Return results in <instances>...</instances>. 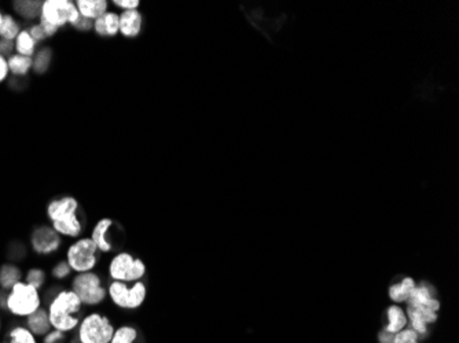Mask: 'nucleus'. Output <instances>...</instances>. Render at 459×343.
Instances as JSON below:
<instances>
[{
    "label": "nucleus",
    "instance_id": "1",
    "mask_svg": "<svg viewBox=\"0 0 459 343\" xmlns=\"http://www.w3.org/2000/svg\"><path fill=\"white\" fill-rule=\"evenodd\" d=\"M50 225L64 238L74 241L84 236L86 220L81 213L80 202L72 195L51 199L46 207Z\"/></svg>",
    "mask_w": 459,
    "mask_h": 343
},
{
    "label": "nucleus",
    "instance_id": "2",
    "mask_svg": "<svg viewBox=\"0 0 459 343\" xmlns=\"http://www.w3.org/2000/svg\"><path fill=\"white\" fill-rule=\"evenodd\" d=\"M83 305L79 296L68 287H62L49 298L50 323L52 330L69 334L77 330L83 316Z\"/></svg>",
    "mask_w": 459,
    "mask_h": 343
},
{
    "label": "nucleus",
    "instance_id": "3",
    "mask_svg": "<svg viewBox=\"0 0 459 343\" xmlns=\"http://www.w3.org/2000/svg\"><path fill=\"white\" fill-rule=\"evenodd\" d=\"M69 289L79 296L83 308L97 311L108 302V283L98 270L73 275Z\"/></svg>",
    "mask_w": 459,
    "mask_h": 343
},
{
    "label": "nucleus",
    "instance_id": "4",
    "mask_svg": "<svg viewBox=\"0 0 459 343\" xmlns=\"http://www.w3.org/2000/svg\"><path fill=\"white\" fill-rule=\"evenodd\" d=\"M116 325L112 319L99 311H91L81 316L76 330L80 343H110Z\"/></svg>",
    "mask_w": 459,
    "mask_h": 343
},
{
    "label": "nucleus",
    "instance_id": "5",
    "mask_svg": "<svg viewBox=\"0 0 459 343\" xmlns=\"http://www.w3.org/2000/svg\"><path fill=\"white\" fill-rule=\"evenodd\" d=\"M146 264L129 251H119L112 255L106 265V276L113 282L135 283L146 276Z\"/></svg>",
    "mask_w": 459,
    "mask_h": 343
},
{
    "label": "nucleus",
    "instance_id": "6",
    "mask_svg": "<svg viewBox=\"0 0 459 343\" xmlns=\"http://www.w3.org/2000/svg\"><path fill=\"white\" fill-rule=\"evenodd\" d=\"M147 287L144 280L135 283L108 282V301L120 311H138L145 303Z\"/></svg>",
    "mask_w": 459,
    "mask_h": 343
},
{
    "label": "nucleus",
    "instance_id": "7",
    "mask_svg": "<svg viewBox=\"0 0 459 343\" xmlns=\"http://www.w3.org/2000/svg\"><path fill=\"white\" fill-rule=\"evenodd\" d=\"M97 246L90 236H81L72 241L65 248V260L69 264L73 275L97 270L100 263Z\"/></svg>",
    "mask_w": 459,
    "mask_h": 343
},
{
    "label": "nucleus",
    "instance_id": "8",
    "mask_svg": "<svg viewBox=\"0 0 459 343\" xmlns=\"http://www.w3.org/2000/svg\"><path fill=\"white\" fill-rule=\"evenodd\" d=\"M42 308L40 291L24 280L17 283L10 291H7L6 312L16 318H28Z\"/></svg>",
    "mask_w": 459,
    "mask_h": 343
},
{
    "label": "nucleus",
    "instance_id": "9",
    "mask_svg": "<svg viewBox=\"0 0 459 343\" xmlns=\"http://www.w3.org/2000/svg\"><path fill=\"white\" fill-rule=\"evenodd\" d=\"M80 18V14L73 0H43L40 8L39 21L55 26L57 29H64L73 26Z\"/></svg>",
    "mask_w": 459,
    "mask_h": 343
},
{
    "label": "nucleus",
    "instance_id": "10",
    "mask_svg": "<svg viewBox=\"0 0 459 343\" xmlns=\"http://www.w3.org/2000/svg\"><path fill=\"white\" fill-rule=\"evenodd\" d=\"M29 246L36 255L51 257L61 251L64 238L49 224H42L33 228L29 236Z\"/></svg>",
    "mask_w": 459,
    "mask_h": 343
},
{
    "label": "nucleus",
    "instance_id": "11",
    "mask_svg": "<svg viewBox=\"0 0 459 343\" xmlns=\"http://www.w3.org/2000/svg\"><path fill=\"white\" fill-rule=\"evenodd\" d=\"M116 222L110 217H102L94 224L90 238L97 246L98 251L100 254H110L115 251V242H113V228Z\"/></svg>",
    "mask_w": 459,
    "mask_h": 343
},
{
    "label": "nucleus",
    "instance_id": "12",
    "mask_svg": "<svg viewBox=\"0 0 459 343\" xmlns=\"http://www.w3.org/2000/svg\"><path fill=\"white\" fill-rule=\"evenodd\" d=\"M93 32L100 39H115L120 33V13L110 8L106 14L93 21Z\"/></svg>",
    "mask_w": 459,
    "mask_h": 343
},
{
    "label": "nucleus",
    "instance_id": "13",
    "mask_svg": "<svg viewBox=\"0 0 459 343\" xmlns=\"http://www.w3.org/2000/svg\"><path fill=\"white\" fill-rule=\"evenodd\" d=\"M144 14L141 10H129L120 13V33L119 36L134 40L141 36L144 30Z\"/></svg>",
    "mask_w": 459,
    "mask_h": 343
},
{
    "label": "nucleus",
    "instance_id": "14",
    "mask_svg": "<svg viewBox=\"0 0 459 343\" xmlns=\"http://www.w3.org/2000/svg\"><path fill=\"white\" fill-rule=\"evenodd\" d=\"M76 7L81 18L95 21L112 7L109 0H76Z\"/></svg>",
    "mask_w": 459,
    "mask_h": 343
},
{
    "label": "nucleus",
    "instance_id": "15",
    "mask_svg": "<svg viewBox=\"0 0 459 343\" xmlns=\"http://www.w3.org/2000/svg\"><path fill=\"white\" fill-rule=\"evenodd\" d=\"M42 1L40 0H16L13 1L14 16L28 24L39 21Z\"/></svg>",
    "mask_w": 459,
    "mask_h": 343
},
{
    "label": "nucleus",
    "instance_id": "16",
    "mask_svg": "<svg viewBox=\"0 0 459 343\" xmlns=\"http://www.w3.org/2000/svg\"><path fill=\"white\" fill-rule=\"evenodd\" d=\"M26 328L36 337L43 338L52 330L50 323L49 312L47 308H40L35 313L26 318Z\"/></svg>",
    "mask_w": 459,
    "mask_h": 343
},
{
    "label": "nucleus",
    "instance_id": "17",
    "mask_svg": "<svg viewBox=\"0 0 459 343\" xmlns=\"http://www.w3.org/2000/svg\"><path fill=\"white\" fill-rule=\"evenodd\" d=\"M23 280H24V273L18 265L13 263H7L0 267V289L3 291H10L17 283Z\"/></svg>",
    "mask_w": 459,
    "mask_h": 343
},
{
    "label": "nucleus",
    "instance_id": "18",
    "mask_svg": "<svg viewBox=\"0 0 459 343\" xmlns=\"http://www.w3.org/2000/svg\"><path fill=\"white\" fill-rule=\"evenodd\" d=\"M54 58V51L50 46H40L32 58V72L36 76H45L50 71Z\"/></svg>",
    "mask_w": 459,
    "mask_h": 343
},
{
    "label": "nucleus",
    "instance_id": "19",
    "mask_svg": "<svg viewBox=\"0 0 459 343\" xmlns=\"http://www.w3.org/2000/svg\"><path fill=\"white\" fill-rule=\"evenodd\" d=\"M7 64H8L10 74L14 78L23 80L32 72V58H29V56L18 55L14 52L11 56L7 58Z\"/></svg>",
    "mask_w": 459,
    "mask_h": 343
},
{
    "label": "nucleus",
    "instance_id": "20",
    "mask_svg": "<svg viewBox=\"0 0 459 343\" xmlns=\"http://www.w3.org/2000/svg\"><path fill=\"white\" fill-rule=\"evenodd\" d=\"M39 47L40 46L33 40V37L30 36V33L28 32L26 28H23V30L18 33L17 39L14 40V51L18 55L33 58V55L36 54Z\"/></svg>",
    "mask_w": 459,
    "mask_h": 343
},
{
    "label": "nucleus",
    "instance_id": "21",
    "mask_svg": "<svg viewBox=\"0 0 459 343\" xmlns=\"http://www.w3.org/2000/svg\"><path fill=\"white\" fill-rule=\"evenodd\" d=\"M388 324L385 331L390 334H396L406 328L407 325V316L400 306H389L387 311Z\"/></svg>",
    "mask_w": 459,
    "mask_h": 343
},
{
    "label": "nucleus",
    "instance_id": "22",
    "mask_svg": "<svg viewBox=\"0 0 459 343\" xmlns=\"http://www.w3.org/2000/svg\"><path fill=\"white\" fill-rule=\"evenodd\" d=\"M21 30H23V26H21L20 20L11 13H4L3 21L0 24V39L14 42Z\"/></svg>",
    "mask_w": 459,
    "mask_h": 343
},
{
    "label": "nucleus",
    "instance_id": "23",
    "mask_svg": "<svg viewBox=\"0 0 459 343\" xmlns=\"http://www.w3.org/2000/svg\"><path fill=\"white\" fill-rule=\"evenodd\" d=\"M415 282L411 277H405L400 283H396L390 286L389 289V296L395 302H407L410 298L411 293L415 289Z\"/></svg>",
    "mask_w": 459,
    "mask_h": 343
},
{
    "label": "nucleus",
    "instance_id": "24",
    "mask_svg": "<svg viewBox=\"0 0 459 343\" xmlns=\"http://www.w3.org/2000/svg\"><path fill=\"white\" fill-rule=\"evenodd\" d=\"M49 280V275L46 270L40 268V267H32L25 272L24 282L28 283L29 286L37 289L39 291L43 290L47 284Z\"/></svg>",
    "mask_w": 459,
    "mask_h": 343
},
{
    "label": "nucleus",
    "instance_id": "25",
    "mask_svg": "<svg viewBox=\"0 0 459 343\" xmlns=\"http://www.w3.org/2000/svg\"><path fill=\"white\" fill-rule=\"evenodd\" d=\"M138 330L131 324H121L116 327L110 343H135L138 339Z\"/></svg>",
    "mask_w": 459,
    "mask_h": 343
},
{
    "label": "nucleus",
    "instance_id": "26",
    "mask_svg": "<svg viewBox=\"0 0 459 343\" xmlns=\"http://www.w3.org/2000/svg\"><path fill=\"white\" fill-rule=\"evenodd\" d=\"M6 343H39L37 338L23 325L14 327L8 335H7V342Z\"/></svg>",
    "mask_w": 459,
    "mask_h": 343
},
{
    "label": "nucleus",
    "instance_id": "27",
    "mask_svg": "<svg viewBox=\"0 0 459 343\" xmlns=\"http://www.w3.org/2000/svg\"><path fill=\"white\" fill-rule=\"evenodd\" d=\"M50 275L55 282H66L71 280L73 276L72 270L69 267V264L66 263L65 258L58 260L50 270Z\"/></svg>",
    "mask_w": 459,
    "mask_h": 343
},
{
    "label": "nucleus",
    "instance_id": "28",
    "mask_svg": "<svg viewBox=\"0 0 459 343\" xmlns=\"http://www.w3.org/2000/svg\"><path fill=\"white\" fill-rule=\"evenodd\" d=\"M434 296H432V291H431L429 286H426V284L415 286L414 291L411 293L410 298H409V305L421 306V305H425Z\"/></svg>",
    "mask_w": 459,
    "mask_h": 343
},
{
    "label": "nucleus",
    "instance_id": "29",
    "mask_svg": "<svg viewBox=\"0 0 459 343\" xmlns=\"http://www.w3.org/2000/svg\"><path fill=\"white\" fill-rule=\"evenodd\" d=\"M110 7L116 11H129V10H139L141 1L139 0H112Z\"/></svg>",
    "mask_w": 459,
    "mask_h": 343
},
{
    "label": "nucleus",
    "instance_id": "30",
    "mask_svg": "<svg viewBox=\"0 0 459 343\" xmlns=\"http://www.w3.org/2000/svg\"><path fill=\"white\" fill-rule=\"evenodd\" d=\"M419 335L411 330V328H405L393 335V343H411L418 341Z\"/></svg>",
    "mask_w": 459,
    "mask_h": 343
},
{
    "label": "nucleus",
    "instance_id": "31",
    "mask_svg": "<svg viewBox=\"0 0 459 343\" xmlns=\"http://www.w3.org/2000/svg\"><path fill=\"white\" fill-rule=\"evenodd\" d=\"M28 32L30 33V36L33 37V40L39 44V46H42L46 40H47V37H46V35H45V30H43V28L40 26V24L39 23H33V24H29L28 25Z\"/></svg>",
    "mask_w": 459,
    "mask_h": 343
},
{
    "label": "nucleus",
    "instance_id": "32",
    "mask_svg": "<svg viewBox=\"0 0 459 343\" xmlns=\"http://www.w3.org/2000/svg\"><path fill=\"white\" fill-rule=\"evenodd\" d=\"M42 343H68V334L51 330L47 335L43 337Z\"/></svg>",
    "mask_w": 459,
    "mask_h": 343
},
{
    "label": "nucleus",
    "instance_id": "33",
    "mask_svg": "<svg viewBox=\"0 0 459 343\" xmlns=\"http://www.w3.org/2000/svg\"><path fill=\"white\" fill-rule=\"evenodd\" d=\"M72 28L74 30L80 32V33H88V32H93V21L80 17L77 20V23L73 25Z\"/></svg>",
    "mask_w": 459,
    "mask_h": 343
},
{
    "label": "nucleus",
    "instance_id": "34",
    "mask_svg": "<svg viewBox=\"0 0 459 343\" xmlns=\"http://www.w3.org/2000/svg\"><path fill=\"white\" fill-rule=\"evenodd\" d=\"M14 42L11 40H6V39H0V55L8 58L14 54Z\"/></svg>",
    "mask_w": 459,
    "mask_h": 343
},
{
    "label": "nucleus",
    "instance_id": "35",
    "mask_svg": "<svg viewBox=\"0 0 459 343\" xmlns=\"http://www.w3.org/2000/svg\"><path fill=\"white\" fill-rule=\"evenodd\" d=\"M10 77V71H8V64H7V58L0 55V84L6 83Z\"/></svg>",
    "mask_w": 459,
    "mask_h": 343
},
{
    "label": "nucleus",
    "instance_id": "36",
    "mask_svg": "<svg viewBox=\"0 0 459 343\" xmlns=\"http://www.w3.org/2000/svg\"><path fill=\"white\" fill-rule=\"evenodd\" d=\"M393 335L395 334H390V332H387L385 330L380 334V342L381 343H393Z\"/></svg>",
    "mask_w": 459,
    "mask_h": 343
},
{
    "label": "nucleus",
    "instance_id": "37",
    "mask_svg": "<svg viewBox=\"0 0 459 343\" xmlns=\"http://www.w3.org/2000/svg\"><path fill=\"white\" fill-rule=\"evenodd\" d=\"M6 299H7V291L0 290V309L6 311Z\"/></svg>",
    "mask_w": 459,
    "mask_h": 343
},
{
    "label": "nucleus",
    "instance_id": "38",
    "mask_svg": "<svg viewBox=\"0 0 459 343\" xmlns=\"http://www.w3.org/2000/svg\"><path fill=\"white\" fill-rule=\"evenodd\" d=\"M3 17H4V13L0 10V24H1V21H3Z\"/></svg>",
    "mask_w": 459,
    "mask_h": 343
},
{
    "label": "nucleus",
    "instance_id": "39",
    "mask_svg": "<svg viewBox=\"0 0 459 343\" xmlns=\"http://www.w3.org/2000/svg\"><path fill=\"white\" fill-rule=\"evenodd\" d=\"M69 343H80V342H79V339H77V338H76V335H74V338H73L72 341H71V342Z\"/></svg>",
    "mask_w": 459,
    "mask_h": 343
},
{
    "label": "nucleus",
    "instance_id": "40",
    "mask_svg": "<svg viewBox=\"0 0 459 343\" xmlns=\"http://www.w3.org/2000/svg\"><path fill=\"white\" fill-rule=\"evenodd\" d=\"M0 331H1V321H0Z\"/></svg>",
    "mask_w": 459,
    "mask_h": 343
},
{
    "label": "nucleus",
    "instance_id": "41",
    "mask_svg": "<svg viewBox=\"0 0 459 343\" xmlns=\"http://www.w3.org/2000/svg\"><path fill=\"white\" fill-rule=\"evenodd\" d=\"M411 343H419L418 341H415V342H411Z\"/></svg>",
    "mask_w": 459,
    "mask_h": 343
}]
</instances>
